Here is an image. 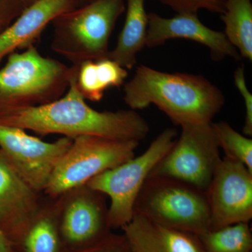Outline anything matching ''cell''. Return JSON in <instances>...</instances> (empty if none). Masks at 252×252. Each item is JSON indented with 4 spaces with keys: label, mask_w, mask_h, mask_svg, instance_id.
Masks as SVG:
<instances>
[{
    "label": "cell",
    "mask_w": 252,
    "mask_h": 252,
    "mask_svg": "<svg viewBox=\"0 0 252 252\" xmlns=\"http://www.w3.org/2000/svg\"><path fill=\"white\" fill-rule=\"evenodd\" d=\"M74 66L67 90L62 97L43 105L3 114L0 116V125L41 135L58 134L72 140L87 135L139 142L144 140L150 128L136 111L99 112L86 103L77 86L79 65Z\"/></svg>",
    "instance_id": "cell-1"
},
{
    "label": "cell",
    "mask_w": 252,
    "mask_h": 252,
    "mask_svg": "<svg viewBox=\"0 0 252 252\" xmlns=\"http://www.w3.org/2000/svg\"><path fill=\"white\" fill-rule=\"evenodd\" d=\"M124 92L130 109L154 104L180 127L212 122L225 104L222 91L203 76L161 72L146 65L137 67Z\"/></svg>",
    "instance_id": "cell-2"
},
{
    "label": "cell",
    "mask_w": 252,
    "mask_h": 252,
    "mask_svg": "<svg viewBox=\"0 0 252 252\" xmlns=\"http://www.w3.org/2000/svg\"><path fill=\"white\" fill-rule=\"evenodd\" d=\"M74 71V65L44 57L34 45L10 54L0 69V116L59 99Z\"/></svg>",
    "instance_id": "cell-3"
},
{
    "label": "cell",
    "mask_w": 252,
    "mask_h": 252,
    "mask_svg": "<svg viewBox=\"0 0 252 252\" xmlns=\"http://www.w3.org/2000/svg\"><path fill=\"white\" fill-rule=\"evenodd\" d=\"M125 9L124 0H95L61 14L54 21L51 49L72 65L107 59L111 34Z\"/></svg>",
    "instance_id": "cell-4"
},
{
    "label": "cell",
    "mask_w": 252,
    "mask_h": 252,
    "mask_svg": "<svg viewBox=\"0 0 252 252\" xmlns=\"http://www.w3.org/2000/svg\"><path fill=\"white\" fill-rule=\"evenodd\" d=\"M134 214L195 235L210 226L206 191L171 177L149 176L136 199Z\"/></svg>",
    "instance_id": "cell-5"
},
{
    "label": "cell",
    "mask_w": 252,
    "mask_h": 252,
    "mask_svg": "<svg viewBox=\"0 0 252 252\" xmlns=\"http://www.w3.org/2000/svg\"><path fill=\"white\" fill-rule=\"evenodd\" d=\"M177 136L175 128L167 127L143 154L99 174L86 184L110 199L111 229H122L132 220L134 205L142 186L154 167L172 148Z\"/></svg>",
    "instance_id": "cell-6"
},
{
    "label": "cell",
    "mask_w": 252,
    "mask_h": 252,
    "mask_svg": "<svg viewBox=\"0 0 252 252\" xmlns=\"http://www.w3.org/2000/svg\"><path fill=\"white\" fill-rule=\"evenodd\" d=\"M139 143L97 136L74 139L58 162L44 193L50 198H57L86 185L96 176L135 157Z\"/></svg>",
    "instance_id": "cell-7"
},
{
    "label": "cell",
    "mask_w": 252,
    "mask_h": 252,
    "mask_svg": "<svg viewBox=\"0 0 252 252\" xmlns=\"http://www.w3.org/2000/svg\"><path fill=\"white\" fill-rule=\"evenodd\" d=\"M212 123L182 126L180 137L149 176L171 177L206 191L221 160Z\"/></svg>",
    "instance_id": "cell-8"
},
{
    "label": "cell",
    "mask_w": 252,
    "mask_h": 252,
    "mask_svg": "<svg viewBox=\"0 0 252 252\" xmlns=\"http://www.w3.org/2000/svg\"><path fill=\"white\" fill-rule=\"evenodd\" d=\"M59 199L60 228L67 252L89 248L112 232L104 194L85 185Z\"/></svg>",
    "instance_id": "cell-9"
},
{
    "label": "cell",
    "mask_w": 252,
    "mask_h": 252,
    "mask_svg": "<svg viewBox=\"0 0 252 252\" xmlns=\"http://www.w3.org/2000/svg\"><path fill=\"white\" fill-rule=\"evenodd\" d=\"M63 137L46 142L17 127L0 125V150L33 190L44 192L58 162L72 144Z\"/></svg>",
    "instance_id": "cell-10"
},
{
    "label": "cell",
    "mask_w": 252,
    "mask_h": 252,
    "mask_svg": "<svg viewBox=\"0 0 252 252\" xmlns=\"http://www.w3.org/2000/svg\"><path fill=\"white\" fill-rule=\"evenodd\" d=\"M210 208L209 230L252 219V172L241 162L221 158L206 190Z\"/></svg>",
    "instance_id": "cell-11"
},
{
    "label": "cell",
    "mask_w": 252,
    "mask_h": 252,
    "mask_svg": "<svg viewBox=\"0 0 252 252\" xmlns=\"http://www.w3.org/2000/svg\"><path fill=\"white\" fill-rule=\"evenodd\" d=\"M39 194L15 171L0 150V229L16 251L41 206Z\"/></svg>",
    "instance_id": "cell-12"
},
{
    "label": "cell",
    "mask_w": 252,
    "mask_h": 252,
    "mask_svg": "<svg viewBox=\"0 0 252 252\" xmlns=\"http://www.w3.org/2000/svg\"><path fill=\"white\" fill-rule=\"evenodd\" d=\"M174 39H188L206 46L215 61H223L227 57L236 61L241 59L223 32L207 27L199 19L198 14H177L172 18H163L156 13H149L146 46L156 47Z\"/></svg>",
    "instance_id": "cell-13"
},
{
    "label": "cell",
    "mask_w": 252,
    "mask_h": 252,
    "mask_svg": "<svg viewBox=\"0 0 252 252\" xmlns=\"http://www.w3.org/2000/svg\"><path fill=\"white\" fill-rule=\"evenodd\" d=\"M74 0H36L0 33V63L16 50L33 45L49 23L70 11Z\"/></svg>",
    "instance_id": "cell-14"
},
{
    "label": "cell",
    "mask_w": 252,
    "mask_h": 252,
    "mask_svg": "<svg viewBox=\"0 0 252 252\" xmlns=\"http://www.w3.org/2000/svg\"><path fill=\"white\" fill-rule=\"evenodd\" d=\"M122 230L135 252H203L196 235L164 226L137 214Z\"/></svg>",
    "instance_id": "cell-15"
},
{
    "label": "cell",
    "mask_w": 252,
    "mask_h": 252,
    "mask_svg": "<svg viewBox=\"0 0 252 252\" xmlns=\"http://www.w3.org/2000/svg\"><path fill=\"white\" fill-rule=\"evenodd\" d=\"M18 252H67L59 223V199L48 197L32 220L17 248Z\"/></svg>",
    "instance_id": "cell-16"
},
{
    "label": "cell",
    "mask_w": 252,
    "mask_h": 252,
    "mask_svg": "<svg viewBox=\"0 0 252 252\" xmlns=\"http://www.w3.org/2000/svg\"><path fill=\"white\" fill-rule=\"evenodd\" d=\"M148 14L145 0H126L125 23L117 45L109 51V59L126 69H132L137 63V56L146 46Z\"/></svg>",
    "instance_id": "cell-17"
},
{
    "label": "cell",
    "mask_w": 252,
    "mask_h": 252,
    "mask_svg": "<svg viewBox=\"0 0 252 252\" xmlns=\"http://www.w3.org/2000/svg\"><path fill=\"white\" fill-rule=\"evenodd\" d=\"M127 76V69L109 58L86 61L78 67V90L85 99L99 102L107 89L121 87Z\"/></svg>",
    "instance_id": "cell-18"
},
{
    "label": "cell",
    "mask_w": 252,
    "mask_h": 252,
    "mask_svg": "<svg viewBox=\"0 0 252 252\" xmlns=\"http://www.w3.org/2000/svg\"><path fill=\"white\" fill-rule=\"evenodd\" d=\"M225 36L239 54L252 61V3L251 0H228L220 15Z\"/></svg>",
    "instance_id": "cell-19"
},
{
    "label": "cell",
    "mask_w": 252,
    "mask_h": 252,
    "mask_svg": "<svg viewBox=\"0 0 252 252\" xmlns=\"http://www.w3.org/2000/svg\"><path fill=\"white\" fill-rule=\"evenodd\" d=\"M203 252H252L249 223H239L196 235Z\"/></svg>",
    "instance_id": "cell-20"
},
{
    "label": "cell",
    "mask_w": 252,
    "mask_h": 252,
    "mask_svg": "<svg viewBox=\"0 0 252 252\" xmlns=\"http://www.w3.org/2000/svg\"><path fill=\"white\" fill-rule=\"evenodd\" d=\"M212 125L225 157L241 162L252 172V139L239 133L227 122H212Z\"/></svg>",
    "instance_id": "cell-21"
},
{
    "label": "cell",
    "mask_w": 252,
    "mask_h": 252,
    "mask_svg": "<svg viewBox=\"0 0 252 252\" xmlns=\"http://www.w3.org/2000/svg\"><path fill=\"white\" fill-rule=\"evenodd\" d=\"M175 11L177 14H198L205 9L215 14H222L228 0H155Z\"/></svg>",
    "instance_id": "cell-22"
},
{
    "label": "cell",
    "mask_w": 252,
    "mask_h": 252,
    "mask_svg": "<svg viewBox=\"0 0 252 252\" xmlns=\"http://www.w3.org/2000/svg\"><path fill=\"white\" fill-rule=\"evenodd\" d=\"M234 83L237 89L243 97L245 107V118L243 132L248 137L252 136V94L247 86L245 76V68L238 67L235 71Z\"/></svg>",
    "instance_id": "cell-23"
},
{
    "label": "cell",
    "mask_w": 252,
    "mask_h": 252,
    "mask_svg": "<svg viewBox=\"0 0 252 252\" xmlns=\"http://www.w3.org/2000/svg\"><path fill=\"white\" fill-rule=\"evenodd\" d=\"M74 252H135L130 248L124 234L109 235L89 248Z\"/></svg>",
    "instance_id": "cell-24"
},
{
    "label": "cell",
    "mask_w": 252,
    "mask_h": 252,
    "mask_svg": "<svg viewBox=\"0 0 252 252\" xmlns=\"http://www.w3.org/2000/svg\"><path fill=\"white\" fill-rule=\"evenodd\" d=\"M20 5L26 6L22 0H0V33L9 27L14 18L25 9H20Z\"/></svg>",
    "instance_id": "cell-25"
},
{
    "label": "cell",
    "mask_w": 252,
    "mask_h": 252,
    "mask_svg": "<svg viewBox=\"0 0 252 252\" xmlns=\"http://www.w3.org/2000/svg\"><path fill=\"white\" fill-rule=\"evenodd\" d=\"M0 252H17L11 241L0 229Z\"/></svg>",
    "instance_id": "cell-26"
},
{
    "label": "cell",
    "mask_w": 252,
    "mask_h": 252,
    "mask_svg": "<svg viewBox=\"0 0 252 252\" xmlns=\"http://www.w3.org/2000/svg\"><path fill=\"white\" fill-rule=\"evenodd\" d=\"M36 0H22L23 4H24L25 6L27 7V6H29L31 4H32L33 2L36 1Z\"/></svg>",
    "instance_id": "cell-27"
},
{
    "label": "cell",
    "mask_w": 252,
    "mask_h": 252,
    "mask_svg": "<svg viewBox=\"0 0 252 252\" xmlns=\"http://www.w3.org/2000/svg\"><path fill=\"white\" fill-rule=\"evenodd\" d=\"M91 1H95V0H91Z\"/></svg>",
    "instance_id": "cell-28"
}]
</instances>
